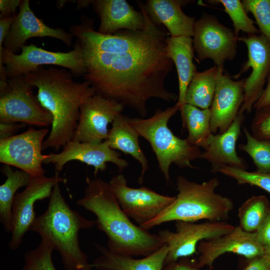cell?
Here are the masks:
<instances>
[{
  "label": "cell",
  "instance_id": "6da1fadb",
  "mask_svg": "<svg viewBox=\"0 0 270 270\" xmlns=\"http://www.w3.org/2000/svg\"><path fill=\"white\" fill-rule=\"evenodd\" d=\"M138 5L146 20L142 30L104 34L94 29L91 19L82 17L80 24L70 26V32L82 48L84 79L96 94L145 117L148 100L174 101L177 95L164 84L173 66L166 52V32L150 20L144 4Z\"/></svg>",
  "mask_w": 270,
  "mask_h": 270
},
{
  "label": "cell",
  "instance_id": "7a4b0ae2",
  "mask_svg": "<svg viewBox=\"0 0 270 270\" xmlns=\"http://www.w3.org/2000/svg\"><path fill=\"white\" fill-rule=\"evenodd\" d=\"M25 80L38 88V98L52 116L43 150L57 151L72 140L79 120L80 106L96 94L86 80L75 82L70 72L54 66H40L26 74Z\"/></svg>",
  "mask_w": 270,
  "mask_h": 270
},
{
  "label": "cell",
  "instance_id": "3957f363",
  "mask_svg": "<svg viewBox=\"0 0 270 270\" xmlns=\"http://www.w3.org/2000/svg\"><path fill=\"white\" fill-rule=\"evenodd\" d=\"M84 196L76 204L96 216L98 228L106 235L107 248L116 254L147 256L164 244L158 234H150L132 222L122 209L108 182L86 178Z\"/></svg>",
  "mask_w": 270,
  "mask_h": 270
},
{
  "label": "cell",
  "instance_id": "277c9868",
  "mask_svg": "<svg viewBox=\"0 0 270 270\" xmlns=\"http://www.w3.org/2000/svg\"><path fill=\"white\" fill-rule=\"evenodd\" d=\"M96 225L72 210L55 184L46 211L36 217L30 230L48 240L61 257L65 270H92L87 256L80 246L78 233Z\"/></svg>",
  "mask_w": 270,
  "mask_h": 270
},
{
  "label": "cell",
  "instance_id": "5b68a950",
  "mask_svg": "<svg viewBox=\"0 0 270 270\" xmlns=\"http://www.w3.org/2000/svg\"><path fill=\"white\" fill-rule=\"evenodd\" d=\"M219 184L216 177L198 183L184 176H178V194L174 200L155 218L140 227L148 230L173 220L226 221L233 209L234 203L230 198L216 192Z\"/></svg>",
  "mask_w": 270,
  "mask_h": 270
},
{
  "label": "cell",
  "instance_id": "8992f818",
  "mask_svg": "<svg viewBox=\"0 0 270 270\" xmlns=\"http://www.w3.org/2000/svg\"><path fill=\"white\" fill-rule=\"evenodd\" d=\"M180 109L176 102L164 110L157 109L148 118L128 117L130 124L139 136L150 143L166 183L170 182L171 164L180 168H196L191 162L200 158L202 154L199 147L190 145L186 138L176 136L168 126V120Z\"/></svg>",
  "mask_w": 270,
  "mask_h": 270
},
{
  "label": "cell",
  "instance_id": "52a82bcc",
  "mask_svg": "<svg viewBox=\"0 0 270 270\" xmlns=\"http://www.w3.org/2000/svg\"><path fill=\"white\" fill-rule=\"evenodd\" d=\"M20 54L0 48V66H4L8 78L25 75L40 66H58L71 70L77 75L84 74L86 67L82 48L76 40L68 52L48 51L34 44L24 45Z\"/></svg>",
  "mask_w": 270,
  "mask_h": 270
},
{
  "label": "cell",
  "instance_id": "ba28073f",
  "mask_svg": "<svg viewBox=\"0 0 270 270\" xmlns=\"http://www.w3.org/2000/svg\"><path fill=\"white\" fill-rule=\"evenodd\" d=\"M6 90L0 92V122L52 126V116L34 94V86L24 75L10 78Z\"/></svg>",
  "mask_w": 270,
  "mask_h": 270
},
{
  "label": "cell",
  "instance_id": "9c48e42d",
  "mask_svg": "<svg viewBox=\"0 0 270 270\" xmlns=\"http://www.w3.org/2000/svg\"><path fill=\"white\" fill-rule=\"evenodd\" d=\"M234 228L227 221L207 220L201 223L176 221L175 232L165 230H160L158 234L168 248L164 266L196 254L200 242L222 236Z\"/></svg>",
  "mask_w": 270,
  "mask_h": 270
},
{
  "label": "cell",
  "instance_id": "30bf717a",
  "mask_svg": "<svg viewBox=\"0 0 270 270\" xmlns=\"http://www.w3.org/2000/svg\"><path fill=\"white\" fill-rule=\"evenodd\" d=\"M238 38L215 16L204 14L194 23L193 47L199 60L210 58L224 70L226 60L236 55Z\"/></svg>",
  "mask_w": 270,
  "mask_h": 270
},
{
  "label": "cell",
  "instance_id": "8fae6325",
  "mask_svg": "<svg viewBox=\"0 0 270 270\" xmlns=\"http://www.w3.org/2000/svg\"><path fill=\"white\" fill-rule=\"evenodd\" d=\"M47 128H29L26 131L0 140V162L15 166L32 178L44 176L42 167L46 154H42Z\"/></svg>",
  "mask_w": 270,
  "mask_h": 270
},
{
  "label": "cell",
  "instance_id": "7c38bea8",
  "mask_svg": "<svg viewBox=\"0 0 270 270\" xmlns=\"http://www.w3.org/2000/svg\"><path fill=\"white\" fill-rule=\"evenodd\" d=\"M108 183L122 210L140 226L155 218L176 198L159 194L147 187L130 188L122 174L113 176Z\"/></svg>",
  "mask_w": 270,
  "mask_h": 270
},
{
  "label": "cell",
  "instance_id": "4fadbf2b",
  "mask_svg": "<svg viewBox=\"0 0 270 270\" xmlns=\"http://www.w3.org/2000/svg\"><path fill=\"white\" fill-rule=\"evenodd\" d=\"M66 182L65 178L59 176L56 173L50 177H32L24 190L16 194L12 207V238L8 244L11 250H17L25 234L30 230L36 218L34 212L36 202L50 198L55 184Z\"/></svg>",
  "mask_w": 270,
  "mask_h": 270
},
{
  "label": "cell",
  "instance_id": "5bb4252c",
  "mask_svg": "<svg viewBox=\"0 0 270 270\" xmlns=\"http://www.w3.org/2000/svg\"><path fill=\"white\" fill-rule=\"evenodd\" d=\"M124 106L116 100L96 94L80 107L73 140L97 144L107 140L108 124L121 114Z\"/></svg>",
  "mask_w": 270,
  "mask_h": 270
},
{
  "label": "cell",
  "instance_id": "9a60e30c",
  "mask_svg": "<svg viewBox=\"0 0 270 270\" xmlns=\"http://www.w3.org/2000/svg\"><path fill=\"white\" fill-rule=\"evenodd\" d=\"M238 40L246 44L248 51V60L240 74L252 68L250 75L245 79L244 99L238 112L250 113L261 96L270 74V42L262 34L238 36Z\"/></svg>",
  "mask_w": 270,
  "mask_h": 270
},
{
  "label": "cell",
  "instance_id": "2e32d148",
  "mask_svg": "<svg viewBox=\"0 0 270 270\" xmlns=\"http://www.w3.org/2000/svg\"><path fill=\"white\" fill-rule=\"evenodd\" d=\"M120 156V152L110 148L108 140L97 144L72 140L64 145L62 152L46 154L43 163L54 164L56 173L58 174L66 164L78 160L93 166L96 175L106 170L108 162L114 164L119 172H122L128 166V162Z\"/></svg>",
  "mask_w": 270,
  "mask_h": 270
},
{
  "label": "cell",
  "instance_id": "e0dca14e",
  "mask_svg": "<svg viewBox=\"0 0 270 270\" xmlns=\"http://www.w3.org/2000/svg\"><path fill=\"white\" fill-rule=\"evenodd\" d=\"M200 256L197 260L200 268H213L214 261L226 252L243 256L248 260L264 255V250L257 240L256 232H249L240 226L222 236L200 242L197 246Z\"/></svg>",
  "mask_w": 270,
  "mask_h": 270
},
{
  "label": "cell",
  "instance_id": "ac0fdd59",
  "mask_svg": "<svg viewBox=\"0 0 270 270\" xmlns=\"http://www.w3.org/2000/svg\"><path fill=\"white\" fill-rule=\"evenodd\" d=\"M245 79L232 80L218 70L216 88L210 107V130L212 134L224 132L237 116L244 99Z\"/></svg>",
  "mask_w": 270,
  "mask_h": 270
},
{
  "label": "cell",
  "instance_id": "d6986e66",
  "mask_svg": "<svg viewBox=\"0 0 270 270\" xmlns=\"http://www.w3.org/2000/svg\"><path fill=\"white\" fill-rule=\"evenodd\" d=\"M18 14L6 37L3 47L16 54L30 38L52 37L61 40L68 46L72 44L73 36L60 28H54L46 24L32 12L28 0H21Z\"/></svg>",
  "mask_w": 270,
  "mask_h": 270
},
{
  "label": "cell",
  "instance_id": "ffe728a7",
  "mask_svg": "<svg viewBox=\"0 0 270 270\" xmlns=\"http://www.w3.org/2000/svg\"><path fill=\"white\" fill-rule=\"evenodd\" d=\"M244 120V114L238 112L226 130L222 134H212L208 138L200 158L207 160L211 164L212 172H215L222 165L246 170L247 168L246 161L238 156L236 148Z\"/></svg>",
  "mask_w": 270,
  "mask_h": 270
},
{
  "label": "cell",
  "instance_id": "44dd1931",
  "mask_svg": "<svg viewBox=\"0 0 270 270\" xmlns=\"http://www.w3.org/2000/svg\"><path fill=\"white\" fill-rule=\"evenodd\" d=\"M94 8L100 18L98 32L112 34L122 30H142L146 20L142 11L135 10L125 0H92Z\"/></svg>",
  "mask_w": 270,
  "mask_h": 270
},
{
  "label": "cell",
  "instance_id": "7402d4cb",
  "mask_svg": "<svg viewBox=\"0 0 270 270\" xmlns=\"http://www.w3.org/2000/svg\"><path fill=\"white\" fill-rule=\"evenodd\" d=\"M186 1L148 0L144 4L150 20L156 24H163L171 37L193 36L195 18L186 14L181 6Z\"/></svg>",
  "mask_w": 270,
  "mask_h": 270
},
{
  "label": "cell",
  "instance_id": "603a6c76",
  "mask_svg": "<svg viewBox=\"0 0 270 270\" xmlns=\"http://www.w3.org/2000/svg\"><path fill=\"white\" fill-rule=\"evenodd\" d=\"M100 256L92 264L96 270H163L168 248L164 244L148 256L136 259L116 254L100 244H94Z\"/></svg>",
  "mask_w": 270,
  "mask_h": 270
},
{
  "label": "cell",
  "instance_id": "cb8c5ba5",
  "mask_svg": "<svg viewBox=\"0 0 270 270\" xmlns=\"http://www.w3.org/2000/svg\"><path fill=\"white\" fill-rule=\"evenodd\" d=\"M166 42L168 56L174 64L177 70L179 88L177 103L180 105L182 115L186 104L187 89L197 72L193 62V40L189 36H168Z\"/></svg>",
  "mask_w": 270,
  "mask_h": 270
},
{
  "label": "cell",
  "instance_id": "d4e9b609",
  "mask_svg": "<svg viewBox=\"0 0 270 270\" xmlns=\"http://www.w3.org/2000/svg\"><path fill=\"white\" fill-rule=\"evenodd\" d=\"M139 134L128 122V116L118 115L112 122L108 141L111 148L130 154L141 164L142 170L138 182L142 184L146 172L148 170V162L140 145Z\"/></svg>",
  "mask_w": 270,
  "mask_h": 270
},
{
  "label": "cell",
  "instance_id": "484cf974",
  "mask_svg": "<svg viewBox=\"0 0 270 270\" xmlns=\"http://www.w3.org/2000/svg\"><path fill=\"white\" fill-rule=\"evenodd\" d=\"M1 172L6 176V180L0 186V221L5 231L11 232L14 198L20 188L28 184L32 177L22 170H14L12 166L8 164L2 167Z\"/></svg>",
  "mask_w": 270,
  "mask_h": 270
},
{
  "label": "cell",
  "instance_id": "4316f807",
  "mask_svg": "<svg viewBox=\"0 0 270 270\" xmlns=\"http://www.w3.org/2000/svg\"><path fill=\"white\" fill-rule=\"evenodd\" d=\"M182 128H186L188 143L199 148H204L209 137L212 134L210 130V108L200 110L186 104L181 115Z\"/></svg>",
  "mask_w": 270,
  "mask_h": 270
},
{
  "label": "cell",
  "instance_id": "83f0119b",
  "mask_svg": "<svg viewBox=\"0 0 270 270\" xmlns=\"http://www.w3.org/2000/svg\"><path fill=\"white\" fill-rule=\"evenodd\" d=\"M218 72L216 66L202 72H196L187 89L186 104L202 110L210 108L216 90Z\"/></svg>",
  "mask_w": 270,
  "mask_h": 270
},
{
  "label": "cell",
  "instance_id": "f1b7e54d",
  "mask_svg": "<svg viewBox=\"0 0 270 270\" xmlns=\"http://www.w3.org/2000/svg\"><path fill=\"white\" fill-rule=\"evenodd\" d=\"M270 210L269 200L266 196H252L243 202L238 209L239 226L246 232H256Z\"/></svg>",
  "mask_w": 270,
  "mask_h": 270
},
{
  "label": "cell",
  "instance_id": "f546056e",
  "mask_svg": "<svg viewBox=\"0 0 270 270\" xmlns=\"http://www.w3.org/2000/svg\"><path fill=\"white\" fill-rule=\"evenodd\" d=\"M246 143L240 144L238 148L246 152L252 158L256 170L262 173H270V140H260L244 128Z\"/></svg>",
  "mask_w": 270,
  "mask_h": 270
},
{
  "label": "cell",
  "instance_id": "4dcf8cb0",
  "mask_svg": "<svg viewBox=\"0 0 270 270\" xmlns=\"http://www.w3.org/2000/svg\"><path fill=\"white\" fill-rule=\"evenodd\" d=\"M216 2L222 4L224 11L230 18L234 26V34L238 37L240 32L249 34H259V31L254 26V22L250 18L239 0H218Z\"/></svg>",
  "mask_w": 270,
  "mask_h": 270
},
{
  "label": "cell",
  "instance_id": "1f68e13d",
  "mask_svg": "<svg viewBox=\"0 0 270 270\" xmlns=\"http://www.w3.org/2000/svg\"><path fill=\"white\" fill-rule=\"evenodd\" d=\"M54 250L48 240L42 238L36 248L26 252L22 270H56L52 260Z\"/></svg>",
  "mask_w": 270,
  "mask_h": 270
},
{
  "label": "cell",
  "instance_id": "d6a6232c",
  "mask_svg": "<svg viewBox=\"0 0 270 270\" xmlns=\"http://www.w3.org/2000/svg\"><path fill=\"white\" fill-rule=\"evenodd\" d=\"M218 172L234 179L238 184L256 186L270 194V173L248 172L227 165L220 166L215 172Z\"/></svg>",
  "mask_w": 270,
  "mask_h": 270
},
{
  "label": "cell",
  "instance_id": "836d02e7",
  "mask_svg": "<svg viewBox=\"0 0 270 270\" xmlns=\"http://www.w3.org/2000/svg\"><path fill=\"white\" fill-rule=\"evenodd\" d=\"M242 6L254 16L260 34L270 42V0H244Z\"/></svg>",
  "mask_w": 270,
  "mask_h": 270
},
{
  "label": "cell",
  "instance_id": "e575fe53",
  "mask_svg": "<svg viewBox=\"0 0 270 270\" xmlns=\"http://www.w3.org/2000/svg\"><path fill=\"white\" fill-rule=\"evenodd\" d=\"M251 130L255 138L270 140V104L256 109L252 122Z\"/></svg>",
  "mask_w": 270,
  "mask_h": 270
},
{
  "label": "cell",
  "instance_id": "d590c367",
  "mask_svg": "<svg viewBox=\"0 0 270 270\" xmlns=\"http://www.w3.org/2000/svg\"><path fill=\"white\" fill-rule=\"evenodd\" d=\"M258 242L265 250L270 249V210L256 231ZM265 253V252H264Z\"/></svg>",
  "mask_w": 270,
  "mask_h": 270
},
{
  "label": "cell",
  "instance_id": "8d00e7d4",
  "mask_svg": "<svg viewBox=\"0 0 270 270\" xmlns=\"http://www.w3.org/2000/svg\"><path fill=\"white\" fill-rule=\"evenodd\" d=\"M197 260L181 258L165 265L163 270H200Z\"/></svg>",
  "mask_w": 270,
  "mask_h": 270
},
{
  "label": "cell",
  "instance_id": "74e56055",
  "mask_svg": "<svg viewBox=\"0 0 270 270\" xmlns=\"http://www.w3.org/2000/svg\"><path fill=\"white\" fill-rule=\"evenodd\" d=\"M26 124L14 122H0V140L15 135V133Z\"/></svg>",
  "mask_w": 270,
  "mask_h": 270
},
{
  "label": "cell",
  "instance_id": "f35d334b",
  "mask_svg": "<svg viewBox=\"0 0 270 270\" xmlns=\"http://www.w3.org/2000/svg\"><path fill=\"white\" fill-rule=\"evenodd\" d=\"M20 2V0H0V18L16 16V10Z\"/></svg>",
  "mask_w": 270,
  "mask_h": 270
},
{
  "label": "cell",
  "instance_id": "ab89813d",
  "mask_svg": "<svg viewBox=\"0 0 270 270\" xmlns=\"http://www.w3.org/2000/svg\"><path fill=\"white\" fill-rule=\"evenodd\" d=\"M249 260L244 270H270V258L265 254Z\"/></svg>",
  "mask_w": 270,
  "mask_h": 270
},
{
  "label": "cell",
  "instance_id": "60d3db41",
  "mask_svg": "<svg viewBox=\"0 0 270 270\" xmlns=\"http://www.w3.org/2000/svg\"><path fill=\"white\" fill-rule=\"evenodd\" d=\"M16 16L0 18V48L3 47L4 41L8 35Z\"/></svg>",
  "mask_w": 270,
  "mask_h": 270
},
{
  "label": "cell",
  "instance_id": "b9f144b4",
  "mask_svg": "<svg viewBox=\"0 0 270 270\" xmlns=\"http://www.w3.org/2000/svg\"><path fill=\"white\" fill-rule=\"evenodd\" d=\"M267 85L264 88L261 96L254 106V108L256 109L270 104V74L267 79Z\"/></svg>",
  "mask_w": 270,
  "mask_h": 270
},
{
  "label": "cell",
  "instance_id": "7bdbcfd3",
  "mask_svg": "<svg viewBox=\"0 0 270 270\" xmlns=\"http://www.w3.org/2000/svg\"><path fill=\"white\" fill-rule=\"evenodd\" d=\"M264 252H265L264 254L270 258V249L265 250Z\"/></svg>",
  "mask_w": 270,
  "mask_h": 270
},
{
  "label": "cell",
  "instance_id": "ee69618b",
  "mask_svg": "<svg viewBox=\"0 0 270 270\" xmlns=\"http://www.w3.org/2000/svg\"></svg>",
  "mask_w": 270,
  "mask_h": 270
}]
</instances>
